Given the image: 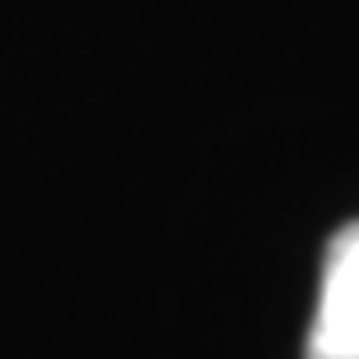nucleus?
I'll use <instances>...</instances> for the list:
<instances>
[{"instance_id": "f257e3e1", "label": "nucleus", "mask_w": 359, "mask_h": 359, "mask_svg": "<svg viewBox=\"0 0 359 359\" xmlns=\"http://www.w3.org/2000/svg\"><path fill=\"white\" fill-rule=\"evenodd\" d=\"M304 359H359V222L341 226L327 244Z\"/></svg>"}]
</instances>
